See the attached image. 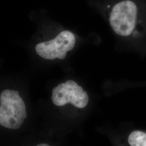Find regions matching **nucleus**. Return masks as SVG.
Instances as JSON below:
<instances>
[{"instance_id": "obj_1", "label": "nucleus", "mask_w": 146, "mask_h": 146, "mask_svg": "<svg viewBox=\"0 0 146 146\" xmlns=\"http://www.w3.org/2000/svg\"><path fill=\"white\" fill-rule=\"evenodd\" d=\"M109 22L121 36L135 40L146 35L145 10L137 0H122L114 4L110 11Z\"/></svg>"}, {"instance_id": "obj_5", "label": "nucleus", "mask_w": 146, "mask_h": 146, "mask_svg": "<svg viewBox=\"0 0 146 146\" xmlns=\"http://www.w3.org/2000/svg\"><path fill=\"white\" fill-rule=\"evenodd\" d=\"M37 146H49V145L45 144V143H41V144H39V145H38Z\"/></svg>"}, {"instance_id": "obj_4", "label": "nucleus", "mask_w": 146, "mask_h": 146, "mask_svg": "<svg viewBox=\"0 0 146 146\" xmlns=\"http://www.w3.org/2000/svg\"><path fill=\"white\" fill-rule=\"evenodd\" d=\"M66 86L67 88L68 89H71L73 86H78L76 82L74 81L73 80H68L66 82Z\"/></svg>"}, {"instance_id": "obj_3", "label": "nucleus", "mask_w": 146, "mask_h": 146, "mask_svg": "<svg viewBox=\"0 0 146 146\" xmlns=\"http://www.w3.org/2000/svg\"><path fill=\"white\" fill-rule=\"evenodd\" d=\"M128 142L131 146H146V132L133 131L128 136Z\"/></svg>"}, {"instance_id": "obj_2", "label": "nucleus", "mask_w": 146, "mask_h": 146, "mask_svg": "<svg viewBox=\"0 0 146 146\" xmlns=\"http://www.w3.org/2000/svg\"><path fill=\"white\" fill-rule=\"evenodd\" d=\"M75 44V37L70 31L61 32L54 39L37 44L35 50L41 58L47 60L58 58L64 59L67 52L72 50Z\"/></svg>"}]
</instances>
